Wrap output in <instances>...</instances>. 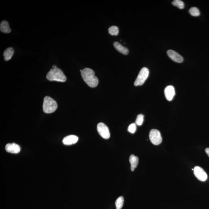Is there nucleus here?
Wrapping results in <instances>:
<instances>
[{"label": "nucleus", "instance_id": "1", "mask_svg": "<svg viewBox=\"0 0 209 209\" xmlns=\"http://www.w3.org/2000/svg\"><path fill=\"white\" fill-rule=\"evenodd\" d=\"M81 76L84 81L89 87H96L98 84V79L95 76V73L92 69L86 68L80 70Z\"/></svg>", "mask_w": 209, "mask_h": 209}, {"label": "nucleus", "instance_id": "2", "mask_svg": "<svg viewBox=\"0 0 209 209\" xmlns=\"http://www.w3.org/2000/svg\"><path fill=\"white\" fill-rule=\"evenodd\" d=\"M46 78L49 81L61 82H65L67 79L62 70L55 65L53 66L52 69L48 73Z\"/></svg>", "mask_w": 209, "mask_h": 209}, {"label": "nucleus", "instance_id": "3", "mask_svg": "<svg viewBox=\"0 0 209 209\" xmlns=\"http://www.w3.org/2000/svg\"><path fill=\"white\" fill-rule=\"evenodd\" d=\"M58 104L50 96H46L44 98L43 109L45 113H54L58 108Z\"/></svg>", "mask_w": 209, "mask_h": 209}, {"label": "nucleus", "instance_id": "4", "mask_svg": "<svg viewBox=\"0 0 209 209\" xmlns=\"http://www.w3.org/2000/svg\"><path fill=\"white\" fill-rule=\"evenodd\" d=\"M149 70L147 67H143L140 71L134 83L135 86H141L145 82L149 76Z\"/></svg>", "mask_w": 209, "mask_h": 209}, {"label": "nucleus", "instance_id": "5", "mask_svg": "<svg viewBox=\"0 0 209 209\" xmlns=\"http://www.w3.org/2000/svg\"><path fill=\"white\" fill-rule=\"evenodd\" d=\"M151 142L155 145H159L162 142V137L160 132L156 129H152L149 134Z\"/></svg>", "mask_w": 209, "mask_h": 209}, {"label": "nucleus", "instance_id": "6", "mask_svg": "<svg viewBox=\"0 0 209 209\" xmlns=\"http://www.w3.org/2000/svg\"><path fill=\"white\" fill-rule=\"evenodd\" d=\"M97 130L99 134L103 138L108 139L110 137V133L108 127L105 124L102 122L98 124L97 126Z\"/></svg>", "mask_w": 209, "mask_h": 209}, {"label": "nucleus", "instance_id": "7", "mask_svg": "<svg viewBox=\"0 0 209 209\" xmlns=\"http://www.w3.org/2000/svg\"><path fill=\"white\" fill-rule=\"evenodd\" d=\"M193 170L195 176L199 180L202 182L207 180V173L201 167L196 166L194 167Z\"/></svg>", "mask_w": 209, "mask_h": 209}, {"label": "nucleus", "instance_id": "8", "mask_svg": "<svg viewBox=\"0 0 209 209\" xmlns=\"http://www.w3.org/2000/svg\"><path fill=\"white\" fill-rule=\"evenodd\" d=\"M167 54L169 57L174 62L181 63L183 61V58L182 57L174 50H168L167 52Z\"/></svg>", "mask_w": 209, "mask_h": 209}, {"label": "nucleus", "instance_id": "9", "mask_svg": "<svg viewBox=\"0 0 209 209\" xmlns=\"http://www.w3.org/2000/svg\"><path fill=\"white\" fill-rule=\"evenodd\" d=\"M175 90L174 87L173 86H167L164 90V94L166 98L169 101L172 100L175 95Z\"/></svg>", "mask_w": 209, "mask_h": 209}, {"label": "nucleus", "instance_id": "10", "mask_svg": "<svg viewBox=\"0 0 209 209\" xmlns=\"http://www.w3.org/2000/svg\"><path fill=\"white\" fill-rule=\"evenodd\" d=\"M5 149L9 153L17 154L20 151L21 147L18 144L12 143L7 144L6 146Z\"/></svg>", "mask_w": 209, "mask_h": 209}, {"label": "nucleus", "instance_id": "11", "mask_svg": "<svg viewBox=\"0 0 209 209\" xmlns=\"http://www.w3.org/2000/svg\"><path fill=\"white\" fill-rule=\"evenodd\" d=\"M78 140V136L71 135L66 137L63 139L62 143L66 145H70L76 143Z\"/></svg>", "mask_w": 209, "mask_h": 209}, {"label": "nucleus", "instance_id": "12", "mask_svg": "<svg viewBox=\"0 0 209 209\" xmlns=\"http://www.w3.org/2000/svg\"><path fill=\"white\" fill-rule=\"evenodd\" d=\"M130 169L132 171H134L135 169L137 167L139 162V159L138 156L134 155H130Z\"/></svg>", "mask_w": 209, "mask_h": 209}, {"label": "nucleus", "instance_id": "13", "mask_svg": "<svg viewBox=\"0 0 209 209\" xmlns=\"http://www.w3.org/2000/svg\"><path fill=\"white\" fill-rule=\"evenodd\" d=\"M113 46L117 50L122 53V54L126 55L128 54L129 53L128 49L127 48L123 46L119 43L116 41L113 43Z\"/></svg>", "mask_w": 209, "mask_h": 209}, {"label": "nucleus", "instance_id": "14", "mask_svg": "<svg viewBox=\"0 0 209 209\" xmlns=\"http://www.w3.org/2000/svg\"><path fill=\"white\" fill-rule=\"evenodd\" d=\"M0 30L1 32L7 33H10L11 31L8 22L5 20L1 22L0 24Z\"/></svg>", "mask_w": 209, "mask_h": 209}, {"label": "nucleus", "instance_id": "15", "mask_svg": "<svg viewBox=\"0 0 209 209\" xmlns=\"http://www.w3.org/2000/svg\"><path fill=\"white\" fill-rule=\"evenodd\" d=\"M14 50L13 48L9 47L4 51L3 53L4 60L6 61H8L11 59L14 53Z\"/></svg>", "mask_w": 209, "mask_h": 209}, {"label": "nucleus", "instance_id": "16", "mask_svg": "<svg viewBox=\"0 0 209 209\" xmlns=\"http://www.w3.org/2000/svg\"><path fill=\"white\" fill-rule=\"evenodd\" d=\"M124 199L123 197L120 196L116 200V209H121L123 206Z\"/></svg>", "mask_w": 209, "mask_h": 209}, {"label": "nucleus", "instance_id": "17", "mask_svg": "<svg viewBox=\"0 0 209 209\" xmlns=\"http://www.w3.org/2000/svg\"><path fill=\"white\" fill-rule=\"evenodd\" d=\"M119 28L115 26H112L109 29V32L110 34L113 36H117L119 33Z\"/></svg>", "mask_w": 209, "mask_h": 209}, {"label": "nucleus", "instance_id": "18", "mask_svg": "<svg viewBox=\"0 0 209 209\" xmlns=\"http://www.w3.org/2000/svg\"><path fill=\"white\" fill-rule=\"evenodd\" d=\"M173 6L178 7L180 9H183L184 8V4L183 1L181 0H175L172 2Z\"/></svg>", "mask_w": 209, "mask_h": 209}, {"label": "nucleus", "instance_id": "19", "mask_svg": "<svg viewBox=\"0 0 209 209\" xmlns=\"http://www.w3.org/2000/svg\"><path fill=\"white\" fill-rule=\"evenodd\" d=\"M189 13L190 15L193 16H199L200 11L198 8L196 7H191L189 10Z\"/></svg>", "mask_w": 209, "mask_h": 209}, {"label": "nucleus", "instance_id": "20", "mask_svg": "<svg viewBox=\"0 0 209 209\" xmlns=\"http://www.w3.org/2000/svg\"><path fill=\"white\" fill-rule=\"evenodd\" d=\"M144 116L143 115L140 114L138 115L137 117L135 124L136 125L140 126L142 125L144 121Z\"/></svg>", "mask_w": 209, "mask_h": 209}, {"label": "nucleus", "instance_id": "21", "mask_svg": "<svg viewBox=\"0 0 209 209\" xmlns=\"http://www.w3.org/2000/svg\"><path fill=\"white\" fill-rule=\"evenodd\" d=\"M136 125L135 123H132L129 126L128 131L130 133L133 134L136 132Z\"/></svg>", "mask_w": 209, "mask_h": 209}, {"label": "nucleus", "instance_id": "22", "mask_svg": "<svg viewBox=\"0 0 209 209\" xmlns=\"http://www.w3.org/2000/svg\"><path fill=\"white\" fill-rule=\"evenodd\" d=\"M205 152L209 157V148H207L205 149Z\"/></svg>", "mask_w": 209, "mask_h": 209}]
</instances>
